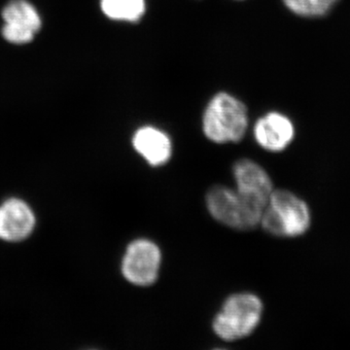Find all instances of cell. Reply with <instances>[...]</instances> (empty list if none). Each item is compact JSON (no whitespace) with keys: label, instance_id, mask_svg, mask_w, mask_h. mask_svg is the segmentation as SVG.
<instances>
[{"label":"cell","instance_id":"7a4b0ae2","mask_svg":"<svg viewBox=\"0 0 350 350\" xmlns=\"http://www.w3.org/2000/svg\"><path fill=\"white\" fill-rule=\"evenodd\" d=\"M247 126L246 107L227 93H219L209 101L202 118L204 135L218 144L241 142Z\"/></svg>","mask_w":350,"mask_h":350},{"label":"cell","instance_id":"3957f363","mask_svg":"<svg viewBox=\"0 0 350 350\" xmlns=\"http://www.w3.org/2000/svg\"><path fill=\"white\" fill-rule=\"evenodd\" d=\"M206 206L218 222L239 231H250L260 225L265 211V207L238 190L225 186H215L208 191Z\"/></svg>","mask_w":350,"mask_h":350},{"label":"cell","instance_id":"ba28073f","mask_svg":"<svg viewBox=\"0 0 350 350\" xmlns=\"http://www.w3.org/2000/svg\"><path fill=\"white\" fill-rule=\"evenodd\" d=\"M254 137L258 144L266 150L280 152L293 142L294 125L282 113L271 112L258 120L254 126Z\"/></svg>","mask_w":350,"mask_h":350},{"label":"cell","instance_id":"30bf717a","mask_svg":"<svg viewBox=\"0 0 350 350\" xmlns=\"http://www.w3.org/2000/svg\"><path fill=\"white\" fill-rule=\"evenodd\" d=\"M133 145L137 153L153 167L165 165L172 157L170 138L154 126H142L135 131Z\"/></svg>","mask_w":350,"mask_h":350},{"label":"cell","instance_id":"5b68a950","mask_svg":"<svg viewBox=\"0 0 350 350\" xmlns=\"http://www.w3.org/2000/svg\"><path fill=\"white\" fill-rule=\"evenodd\" d=\"M162 254L160 248L148 239H137L129 244L122 262L124 278L137 286H150L156 282Z\"/></svg>","mask_w":350,"mask_h":350},{"label":"cell","instance_id":"6da1fadb","mask_svg":"<svg viewBox=\"0 0 350 350\" xmlns=\"http://www.w3.org/2000/svg\"><path fill=\"white\" fill-rule=\"evenodd\" d=\"M262 229L280 238L303 236L312 224V213L305 200L287 190L273 191L262 213Z\"/></svg>","mask_w":350,"mask_h":350},{"label":"cell","instance_id":"52a82bcc","mask_svg":"<svg viewBox=\"0 0 350 350\" xmlns=\"http://www.w3.org/2000/svg\"><path fill=\"white\" fill-rule=\"evenodd\" d=\"M234 175L237 190L266 208L273 191L268 172L257 163L243 159L234 165Z\"/></svg>","mask_w":350,"mask_h":350},{"label":"cell","instance_id":"9c48e42d","mask_svg":"<svg viewBox=\"0 0 350 350\" xmlns=\"http://www.w3.org/2000/svg\"><path fill=\"white\" fill-rule=\"evenodd\" d=\"M34 224L33 213L24 202L10 200L0 207V238L21 241L31 234Z\"/></svg>","mask_w":350,"mask_h":350},{"label":"cell","instance_id":"8992f818","mask_svg":"<svg viewBox=\"0 0 350 350\" xmlns=\"http://www.w3.org/2000/svg\"><path fill=\"white\" fill-rule=\"evenodd\" d=\"M4 25L2 34L9 42H31L41 27L38 11L27 0H12L2 12Z\"/></svg>","mask_w":350,"mask_h":350},{"label":"cell","instance_id":"277c9868","mask_svg":"<svg viewBox=\"0 0 350 350\" xmlns=\"http://www.w3.org/2000/svg\"><path fill=\"white\" fill-rule=\"evenodd\" d=\"M262 303L250 293L232 295L225 301L213 321L216 335L227 342L250 336L261 321Z\"/></svg>","mask_w":350,"mask_h":350},{"label":"cell","instance_id":"7c38bea8","mask_svg":"<svg viewBox=\"0 0 350 350\" xmlns=\"http://www.w3.org/2000/svg\"><path fill=\"white\" fill-rule=\"evenodd\" d=\"M338 0H283L290 11L301 17L315 18L325 15Z\"/></svg>","mask_w":350,"mask_h":350},{"label":"cell","instance_id":"8fae6325","mask_svg":"<svg viewBox=\"0 0 350 350\" xmlns=\"http://www.w3.org/2000/svg\"><path fill=\"white\" fill-rule=\"evenodd\" d=\"M101 9L108 18L137 22L145 12L144 0H101Z\"/></svg>","mask_w":350,"mask_h":350}]
</instances>
